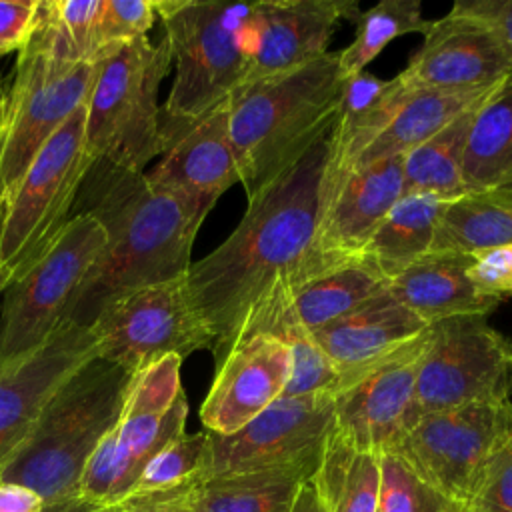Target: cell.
I'll list each match as a JSON object with an SVG mask.
<instances>
[{
    "instance_id": "c3c4849f",
    "label": "cell",
    "mask_w": 512,
    "mask_h": 512,
    "mask_svg": "<svg viewBox=\"0 0 512 512\" xmlns=\"http://www.w3.org/2000/svg\"><path fill=\"white\" fill-rule=\"evenodd\" d=\"M2 98H4V94H2V86H0V106H2Z\"/></svg>"
},
{
    "instance_id": "7402d4cb",
    "label": "cell",
    "mask_w": 512,
    "mask_h": 512,
    "mask_svg": "<svg viewBox=\"0 0 512 512\" xmlns=\"http://www.w3.org/2000/svg\"><path fill=\"white\" fill-rule=\"evenodd\" d=\"M160 156V162L144 172L154 186L216 204L230 186L240 184L226 100L174 134Z\"/></svg>"
},
{
    "instance_id": "9c48e42d",
    "label": "cell",
    "mask_w": 512,
    "mask_h": 512,
    "mask_svg": "<svg viewBox=\"0 0 512 512\" xmlns=\"http://www.w3.org/2000/svg\"><path fill=\"white\" fill-rule=\"evenodd\" d=\"M84 128L86 104L42 146L0 220V256L12 280L44 254L72 218L70 210L92 164Z\"/></svg>"
},
{
    "instance_id": "f35d334b",
    "label": "cell",
    "mask_w": 512,
    "mask_h": 512,
    "mask_svg": "<svg viewBox=\"0 0 512 512\" xmlns=\"http://www.w3.org/2000/svg\"><path fill=\"white\" fill-rule=\"evenodd\" d=\"M468 276L480 296L496 304L512 298V244L472 254Z\"/></svg>"
},
{
    "instance_id": "9a60e30c",
    "label": "cell",
    "mask_w": 512,
    "mask_h": 512,
    "mask_svg": "<svg viewBox=\"0 0 512 512\" xmlns=\"http://www.w3.org/2000/svg\"><path fill=\"white\" fill-rule=\"evenodd\" d=\"M402 194V156L352 168L338 178L322 176L320 214L312 248L282 286L360 260L362 248Z\"/></svg>"
},
{
    "instance_id": "f1b7e54d",
    "label": "cell",
    "mask_w": 512,
    "mask_h": 512,
    "mask_svg": "<svg viewBox=\"0 0 512 512\" xmlns=\"http://www.w3.org/2000/svg\"><path fill=\"white\" fill-rule=\"evenodd\" d=\"M464 194L512 188V76L474 114L462 170Z\"/></svg>"
},
{
    "instance_id": "4fadbf2b",
    "label": "cell",
    "mask_w": 512,
    "mask_h": 512,
    "mask_svg": "<svg viewBox=\"0 0 512 512\" xmlns=\"http://www.w3.org/2000/svg\"><path fill=\"white\" fill-rule=\"evenodd\" d=\"M96 354L130 374L166 358L212 348V334L196 312L186 276L134 290L106 306L90 326Z\"/></svg>"
},
{
    "instance_id": "74e56055",
    "label": "cell",
    "mask_w": 512,
    "mask_h": 512,
    "mask_svg": "<svg viewBox=\"0 0 512 512\" xmlns=\"http://www.w3.org/2000/svg\"><path fill=\"white\" fill-rule=\"evenodd\" d=\"M466 512H512V434L488 460Z\"/></svg>"
},
{
    "instance_id": "5bb4252c",
    "label": "cell",
    "mask_w": 512,
    "mask_h": 512,
    "mask_svg": "<svg viewBox=\"0 0 512 512\" xmlns=\"http://www.w3.org/2000/svg\"><path fill=\"white\" fill-rule=\"evenodd\" d=\"M332 430L334 400L330 394L278 398L234 434L220 436L206 430V478L276 468L318 470Z\"/></svg>"
},
{
    "instance_id": "f546056e",
    "label": "cell",
    "mask_w": 512,
    "mask_h": 512,
    "mask_svg": "<svg viewBox=\"0 0 512 512\" xmlns=\"http://www.w3.org/2000/svg\"><path fill=\"white\" fill-rule=\"evenodd\" d=\"M506 244H512V188H494L450 200L430 252L476 254Z\"/></svg>"
},
{
    "instance_id": "2e32d148",
    "label": "cell",
    "mask_w": 512,
    "mask_h": 512,
    "mask_svg": "<svg viewBox=\"0 0 512 512\" xmlns=\"http://www.w3.org/2000/svg\"><path fill=\"white\" fill-rule=\"evenodd\" d=\"M510 72L498 30L454 2L448 14L430 20L420 48L398 76L410 90H486Z\"/></svg>"
},
{
    "instance_id": "603a6c76",
    "label": "cell",
    "mask_w": 512,
    "mask_h": 512,
    "mask_svg": "<svg viewBox=\"0 0 512 512\" xmlns=\"http://www.w3.org/2000/svg\"><path fill=\"white\" fill-rule=\"evenodd\" d=\"M428 328L430 324L414 316L386 290L358 310L314 330L312 336L340 374L342 384L398 354L424 336Z\"/></svg>"
},
{
    "instance_id": "f6af8a7d",
    "label": "cell",
    "mask_w": 512,
    "mask_h": 512,
    "mask_svg": "<svg viewBox=\"0 0 512 512\" xmlns=\"http://www.w3.org/2000/svg\"><path fill=\"white\" fill-rule=\"evenodd\" d=\"M44 512H92V506L86 504V502L80 500V498H72V500L48 504V506L44 508Z\"/></svg>"
},
{
    "instance_id": "8d00e7d4",
    "label": "cell",
    "mask_w": 512,
    "mask_h": 512,
    "mask_svg": "<svg viewBox=\"0 0 512 512\" xmlns=\"http://www.w3.org/2000/svg\"><path fill=\"white\" fill-rule=\"evenodd\" d=\"M156 16V0H102L92 34L94 58L100 62L122 44L146 36Z\"/></svg>"
},
{
    "instance_id": "ab89813d",
    "label": "cell",
    "mask_w": 512,
    "mask_h": 512,
    "mask_svg": "<svg viewBox=\"0 0 512 512\" xmlns=\"http://www.w3.org/2000/svg\"><path fill=\"white\" fill-rule=\"evenodd\" d=\"M40 0H0V56L22 50L34 34Z\"/></svg>"
},
{
    "instance_id": "ba28073f",
    "label": "cell",
    "mask_w": 512,
    "mask_h": 512,
    "mask_svg": "<svg viewBox=\"0 0 512 512\" xmlns=\"http://www.w3.org/2000/svg\"><path fill=\"white\" fill-rule=\"evenodd\" d=\"M180 366L182 358L166 356L134 374L116 424L84 470L80 500L92 508L120 500L144 466L186 432L188 400Z\"/></svg>"
},
{
    "instance_id": "5b68a950",
    "label": "cell",
    "mask_w": 512,
    "mask_h": 512,
    "mask_svg": "<svg viewBox=\"0 0 512 512\" xmlns=\"http://www.w3.org/2000/svg\"><path fill=\"white\" fill-rule=\"evenodd\" d=\"M156 12L176 66L170 96L160 108L166 146L174 134L222 104L244 80V28L252 2L156 0Z\"/></svg>"
},
{
    "instance_id": "ee69618b",
    "label": "cell",
    "mask_w": 512,
    "mask_h": 512,
    "mask_svg": "<svg viewBox=\"0 0 512 512\" xmlns=\"http://www.w3.org/2000/svg\"><path fill=\"white\" fill-rule=\"evenodd\" d=\"M290 512H328L324 500L320 498L318 490H316V484L310 480H306L298 494H296V500L292 504V510Z\"/></svg>"
},
{
    "instance_id": "e575fe53",
    "label": "cell",
    "mask_w": 512,
    "mask_h": 512,
    "mask_svg": "<svg viewBox=\"0 0 512 512\" xmlns=\"http://www.w3.org/2000/svg\"><path fill=\"white\" fill-rule=\"evenodd\" d=\"M378 512H466V506L424 484L396 454H380Z\"/></svg>"
},
{
    "instance_id": "d4e9b609",
    "label": "cell",
    "mask_w": 512,
    "mask_h": 512,
    "mask_svg": "<svg viewBox=\"0 0 512 512\" xmlns=\"http://www.w3.org/2000/svg\"><path fill=\"white\" fill-rule=\"evenodd\" d=\"M472 254L430 252L394 276L386 290L426 324L464 314H490L496 302L480 296L468 276Z\"/></svg>"
},
{
    "instance_id": "3957f363",
    "label": "cell",
    "mask_w": 512,
    "mask_h": 512,
    "mask_svg": "<svg viewBox=\"0 0 512 512\" xmlns=\"http://www.w3.org/2000/svg\"><path fill=\"white\" fill-rule=\"evenodd\" d=\"M338 52L270 78L238 84L226 98L240 184L252 200L322 140L338 114Z\"/></svg>"
},
{
    "instance_id": "d590c367",
    "label": "cell",
    "mask_w": 512,
    "mask_h": 512,
    "mask_svg": "<svg viewBox=\"0 0 512 512\" xmlns=\"http://www.w3.org/2000/svg\"><path fill=\"white\" fill-rule=\"evenodd\" d=\"M290 350V376L282 398L330 394L338 390L340 374L320 350L314 336L300 328H286L276 334Z\"/></svg>"
},
{
    "instance_id": "277c9868",
    "label": "cell",
    "mask_w": 512,
    "mask_h": 512,
    "mask_svg": "<svg viewBox=\"0 0 512 512\" xmlns=\"http://www.w3.org/2000/svg\"><path fill=\"white\" fill-rule=\"evenodd\" d=\"M134 374L92 356L48 400L0 482L32 488L48 504L78 498L84 470L116 424Z\"/></svg>"
},
{
    "instance_id": "d6986e66",
    "label": "cell",
    "mask_w": 512,
    "mask_h": 512,
    "mask_svg": "<svg viewBox=\"0 0 512 512\" xmlns=\"http://www.w3.org/2000/svg\"><path fill=\"white\" fill-rule=\"evenodd\" d=\"M358 12L352 0L252 2L244 28L242 82L286 74L326 54L336 24L342 18L354 22Z\"/></svg>"
},
{
    "instance_id": "cb8c5ba5",
    "label": "cell",
    "mask_w": 512,
    "mask_h": 512,
    "mask_svg": "<svg viewBox=\"0 0 512 512\" xmlns=\"http://www.w3.org/2000/svg\"><path fill=\"white\" fill-rule=\"evenodd\" d=\"M410 92L398 74L390 80L368 70L342 76L338 114L328 134L324 176L346 174L362 150L392 122Z\"/></svg>"
},
{
    "instance_id": "4dcf8cb0",
    "label": "cell",
    "mask_w": 512,
    "mask_h": 512,
    "mask_svg": "<svg viewBox=\"0 0 512 512\" xmlns=\"http://www.w3.org/2000/svg\"><path fill=\"white\" fill-rule=\"evenodd\" d=\"M312 482L328 512H378L380 454L356 450L332 430Z\"/></svg>"
},
{
    "instance_id": "484cf974",
    "label": "cell",
    "mask_w": 512,
    "mask_h": 512,
    "mask_svg": "<svg viewBox=\"0 0 512 512\" xmlns=\"http://www.w3.org/2000/svg\"><path fill=\"white\" fill-rule=\"evenodd\" d=\"M450 200L426 192H404L360 252V260L386 282L430 254L440 218Z\"/></svg>"
},
{
    "instance_id": "1f68e13d",
    "label": "cell",
    "mask_w": 512,
    "mask_h": 512,
    "mask_svg": "<svg viewBox=\"0 0 512 512\" xmlns=\"http://www.w3.org/2000/svg\"><path fill=\"white\" fill-rule=\"evenodd\" d=\"M478 108L466 110L438 134L402 156L404 192H426L444 200L464 194V154Z\"/></svg>"
},
{
    "instance_id": "bcb514c9",
    "label": "cell",
    "mask_w": 512,
    "mask_h": 512,
    "mask_svg": "<svg viewBox=\"0 0 512 512\" xmlns=\"http://www.w3.org/2000/svg\"><path fill=\"white\" fill-rule=\"evenodd\" d=\"M10 282H12V276H10V272L6 270L4 262H2V256H0V294L8 288Z\"/></svg>"
},
{
    "instance_id": "4316f807",
    "label": "cell",
    "mask_w": 512,
    "mask_h": 512,
    "mask_svg": "<svg viewBox=\"0 0 512 512\" xmlns=\"http://www.w3.org/2000/svg\"><path fill=\"white\" fill-rule=\"evenodd\" d=\"M494 90L496 86L486 90H412L392 122L362 150L350 170L404 156L466 110L480 106Z\"/></svg>"
},
{
    "instance_id": "ac0fdd59",
    "label": "cell",
    "mask_w": 512,
    "mask_h": 512,
    "mask_svg": "<svg viewBox=\"0 0 512 512\" xmlns=\"http://www.w3.org/2000/svg\"><path fill=\"white\" fill-rule=\"evenodd\" d=\"M426 340L428 332L334 392V432L356 450L384 454L406 430Z\"/></svg>"
},
{
    "instance_id": "8fae6325",
    "label": "cell",
    "mask_w": 512,
    "mask_h": 512,
    "mask_svg": "<svg viewBox=\"0 0 512 512\" xmlns=\"http://www.w3.org/2000/svg\"><path fill=\"white\" fill-rule=\"evenodd\" d=\"M510 370L512 342L488 322L486 314L430 324L408 426L434 412L510 398Z\"/></svg>"
},
{
    "instance_id": "83f0119b",
    "label": "cell",
    "mask_w": 512,
    "mask_h": 512,
    "mask_svg": "<svg viewBox=\"0 0 512 512\" xmlns=\"http://www.w3.org/2000/svg\"><path fill=\"white\" fill-rule=\"evenodd\" d=\"M316 468H276L206 478L186 490L192 512H290Z\"/></svg>"
},
{
    "instance_id": "60d3db41",
    "label": "cell",
    "mask_w": 512,
    "mask_h": 512,
    "mask_svg": "<svg viewBox=\"0 0 512 512\" xmlns=\"http://www.w3.org/2000/svg\"><path fill=\"white\" fill-rule=\"evenodd\" d=\"M188 488L162 492V494L122 498L108 506L92 508V512H192L188 506V500H186Z\"/></svg>"
},
{
    "instance_id": "7bdbcfd3",
    "label": "cell",
    "mask_w": 512,
    "mask_h": 512,
    "mask_svg": "<svg viewBox=\"0 0 512 512\" xmlns=\"http://www.w3.org/2000/svg\"><path fill=\"white\" fill-rule=\"evenodd\" d=\"M46 502L24 484L0 482V512H44Z\"/></svg>"
},
{
    "instance_id": "7dc6e473",
    "label": "cell",
    "mask_w": 512,
    "mask_h": 512,
    "mask_svg": "<svg viewBox=\"0 0 512 512\" xmlns=\"http://www.w3.org/2000/svg\"><path fill=\"white\" fill-rule=\"evenodd\" d=\"M510 396H512V370H510Z\"/></svg>"
},
{
    "instance_id": "836d02e7",
    "label": "cell",
    "mask_w": 512,
    "mask_h": 512,
    "mask_svg": "<svg viewBox=\"0 0 512 512\" xmlns=\"http://www.w3.org/2000/svg\"><path fill=\"white\" fill-rule=\"evenodd\" d=\"M208 432L180 434L166 444L140 472L132 488L122 498L162 494L194 486L206 478ZM120 498V500H122Z\"/></svg>"
},
{
    "instance_id": "44dd1931",
    "label": "cell",
    "mask_w": 512,
    "mask_h": 512,
    "mask_svg": "<svg viewBox=\"0 0 512 512\" xmlns=\"http://www.w3.org/2000/svg\"><path fill=\"white\" fill-rule=\"evenodd\" d=\"M388 282L362 260L276 288L252 314L240 340L252 334L276 336L286 328L314 332L386 292Z\"/></svg>"
},
{
    "instance_id": "52a82bcc",
    "label": "cell",
    "mask_w": 512,
    "mask_h": 512,
    "mask_svg": "<svg viewBox=\"0 0 512 512\" xmlns=\"http://www.w3.org/2000/svg\"><path fill=\"white\" fill-rule=\"evenodd\" d=\"M96 72V62L60 54L36 22L0 106V220L42 146L86 104Z\"/></svg>"
},
{
    "instance_id": "8992f818",
    "label": "cell",
    "mask_w": 512,
    "mask_h": 512,
    "mask_svg": "<svg viewBox=\"0 0 512 512\" xmlns=\"http://www.w3.org/2000/svg\"><path fill=\"white\" fill-rule=\"evenodd\" d=\"M172 64L168 40L146 36L98 62L86 100V152L100 162L144 172L162 154L158 90Z\"/></svg>"
},
{
    "instance_id": "7c38bea8",
    "label": "cell",
    "mask_w": 512,
    "mask_h": 512,
    "mask_svg": "<svg viewBox=\"0 0 512 512\" xmlns=\"http://www.w3.org/2000/svg\"><path fill=\"white\" fill-rule=\"evenodd\" d=\"M510 434V398L474 402L418 418L388 452L424 484L466 506L488 460Z\"/></svg>"
},
{
    "instance_id": "7a4b0ae2",
    "label": "cell",
    "mask_w": 512,
    "mask_h": 512,
    "mask_svg": "<svg viewBox=\"0 0 512 512\" xmlns=\"http://www.w3.org/2000/svg\"><path fill=\"white\" fill-rule=\"evenodd\" d=\"M212 206L154 186L144 172L94 160L74 208L94 216L108 242L78 286L66 320L90 328L118 298L186 276L194 238Z\"/></svg>"
},
{
    "instance_id": "6da1fadb",
    "label": "cell",
    "mask_w": 512,
    "mask_h": 512,
    "mask_svg": "<svg viewBox=\"0 0 512 512\" xmlns=\"http://www.w3.org/2000/svg\"><path fill=\"white\" fill-rule=\"evenodd\" d=\"M328 134L248 200L232 234L188 268V294L212 334L214 366L226 358L252 314L288 282L312 248Z\"/></svg>"
},
{
    "instance_id": "e0dca14e",
    "label": "cell",
    "mask_w": 512,
    "mask_h": 512,
    "mask_svg": "<svg viewBox=\"0 0 512 512\" xmlns=\"http://www.w3.org/2000/svg\"><path fill=\"white\" fill-rule=\"evenodd\" d=\"M92 356V328L64 320L44 344L0 364V472L22 448L54 392Z\"/></svg>"
},
{
    "instance_id": "30bf717a",
    "label": "cell",
    "mask_w": 512,
    "mask_h": 512,
    "mask_svg": "<svg viewBox=\"0 0 512 512\" xmlns=\"http://www.w3.org/2000/svg\"><path fill=\"white\" fill-rule=\"evenodd\" d=\"M104 226L78 212L44 254L4 290L0 314V364L40 344L66 320L68 306L106 248Z\"/></svg>"
},
{
    "instance_id": "b9f144b4",
    "label": "cell",
    "mask_w": 512,
    "mask_h": 512,
    "mask_svg": "<svg viewBox=\"0 0 512 512\" xmlns=\"http://www.w3.org/2000/svg\"><path fill=\"white\" fill-rule=\"evenodd\" d=\"M458 2L462 8L490 22L498 30L510 54V64H512V0H458Z\"/></svg>"
},
{
    "instance_id": "ffe728a7",
    "label": "cell",
    "mask_w": 512,
    "mask_h": 512,
    "mask_svg": "<svg viewBox=\"0 0 512 512\" xmlns=\"http://www.w3.org/2000/svg\"><path fill=\"white\" fill-rule=\"evenodd\" d=\"M214 368L200 420L208 432L228 436L282 398L290 376V350L276 336L252 334L238 340Z\"/></svg>"
},
{
    "instance_id": "d6a6232c",
    "label": "cell",
    "mask_w": 512,
    "mask_h": 512,
    "mask_svg": "<svg viewBox=\"0 0 512 512\" xmlns=\"http://www.w3.org/2000/svg\"><path fill=\"white\" fill-rule=\"evenodd\" d=\"M354 40L338 50L342 76L366 70V66L398 36L420 32L424 34L430 20L422 14L420 0H380L354 18Z\"/></svg>"
}]
</instances>
